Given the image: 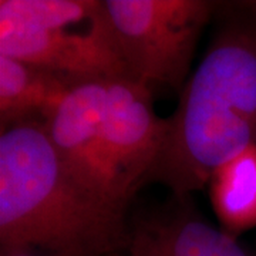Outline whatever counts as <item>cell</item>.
Listing matches in <instances>:
<instances>
[{"label": "cell", "instance_id": "8992f818", "mask_svg": "<svg viewBox=\"0 0 256 256\" xmlns=\"http://www.w3.org/2000/svg\"><path fill=\"white\" fill-rule=\"evenodd\" d=\"M107 84L102 80L74 82L44 126L68 172L98 198L126 210L117 195L104 146Z\"/></svg>", "mask_w": 256, "mask_h": 256}, {"label": "cell", "instance_id": "9c48e42d", "mask_svg": "<svg viewBox=\"0 0 256 256\" xmlns=\"http://www.w3.org/2000/svg\"><path fill=\"white\" fill-rule=\"evenodd\" d=\"M210 204L228 234L256 228V142L214 171Z\"/></svg>", "mask_w": 256, "mask_h": 256}, {"label": "cell", "instance_id": "7a4b0ae2", "mask_svg": "<svg viewBox=\"0 0 256 256\" xmlns=\"http://www.w3.org/2000/svg\"><path fill=\"white\" fill-rule=\"evenodd\" d=\"M256 142V28L220 30L166 118L161 152L146 181L182 196Z\"/></svg>", "mask_w": 256, "mask_h": 256}, {"label": "cell", "instance_id": "6da1fadb", "mask_svg": "<svg viewBox=\"0 0 256 256\" xmlns=\"http://www.w3.org/2000/svg\"><path fill=\"white\" fill-rule=\"evenodd\" d=\"M124 210L86 190L42 121L0 136V244L52 256H101L124 240Z\"/></svg>", "mask_w": 256, "mask_h": 256}, {"label": "cell", "instance_id": "30bf717a", "mask_svg": "<svg viewBox=\"0 0 256 256\" xmlns=\"http://www.w3.org/2000/svg\"><path fill=\"white\" fill-rule=\"evenodd\" d=\"M2 256H44L37 254L36 250L32 249H4L2 250ZM52 256V255H48Z\"/></svg>", "mask_w": 256, "mask_h": 256}, {"label": "cell", "instance_id": "3957f363", "mask_svg": "<svg viewBox=\"0 0 256 256\" xmlns=\"http://www.w3.org/2000/svg\"><path fill=\"white\" fill-rule=\"evenodd\" d=\"M0 56L70 82L130 77L104 2L2 0Z\"/></svg>", "mask_w": 256, "mask_h": 256}, {"label": "cell", "instance_id": "277c9868", "mask_svg": "<svg viewBox=\"0 0 256 256\" xmlns=\"http://www.w3.org/2000/svg\"><path fill=\"white\" fill-rule=\"evenodd\" d=\"M128 74L150 88L186 78L212 3L202 0H106Z\"/></svg>", "mask_w": 256, "mask_h": 256}, {"label": "cell", "instance_id": "5b68a950", "mask_svg": "<svg viewBox=\"0 0 256 256\" xmlns=\"http://www.w3.org/2000/svg\"><path fill=\"white\" fill-rule=\"evenodd\" d=\"M102 130L114 185L126 206L161 152L166 118L156 116L148 86L121 77L107 84Z\"/></svg>", "mask_w": 256, "mask_h": 256}, {"label": "cell", "instance_id": "ba28073f", "mask_svg": "<svg viewBox=\"0 0 256 256\" xmlns=\"http://www.w3.org/2000/svg\"><path fill=\"white\" fill-rule=\"evenodd\" d=\"M126 256H248L234 235L181 215L137 229Z\"/></svg>", "mask_w": 256, "mask_h": 256}, {"label": "cell", "instance_id": "52a82bcc", "mask_svg": "<svg viewBox=\"0 0 256 256\" xmlns=\"http://www.w3.org/2000/svg\"><path fill=\"white\" fill-rule=\"evenodd\" d=\"M74 82L46 68L0 56L2 131L22 122H44Z\"/></svg>", "mask_w": 256, "mask_h": 256}]
</instances>
